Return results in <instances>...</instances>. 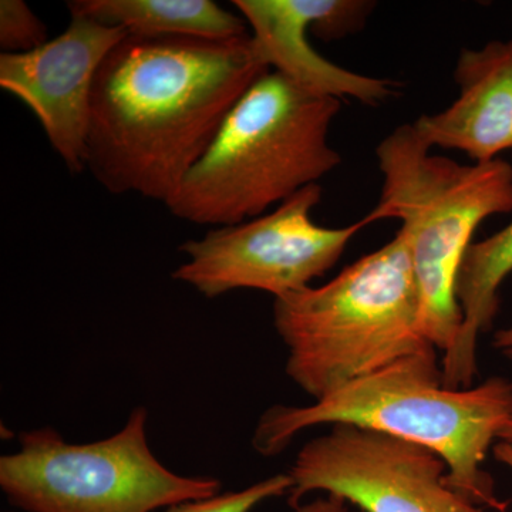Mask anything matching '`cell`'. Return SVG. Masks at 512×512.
Returning <instances> with one entry per match:
<instances>
[{
    "instance_id": "16",
    "label": "cell",
    "mask_w": 512,
    "mask_h": 512,
    "mask_svg": "<svg viewBox=\"0 0 512 512\" xmlns=\"http://www.w3.org/2000/svg\"><path fill=\"white\" fill-rule=\"evenodd\" d=\"M348 501L336 495L326 494V497H319L311 503L299 504L293 507L291 512H349Z\"/></svg>"
},
{
    "instance_id": "5",
    "label": "cell",
    "mask_w": 512,
    "mask_h": 512,
    "mask_svg": "<svg viewBox=\"0 0 512 512\" xmlns=\"http://www.w3.org/2000/svg\"><path fill=\"white\" fill-rule=\"evenodd\" d=\"M274 325L288 348L286 375L315 402L436 349L421 332L419 289L399 232L328 284L275 298Z\"/></svg>"
},
{
    "instance_id": "7",
    "label": "cell",
    "mask_w": 512,
    "mask_h": 512,
    "mask_svg": "<svg viewBox=\"0 0 512 512\" xmlns=\"http://www.w3.org/2000/svg\"><path fill=\"white\" fill-rule=\"evenodd\" d=\"M320 200V185H308L275 211L184 242L180 251L190 259L175 269L173 279L208 299L237 289L281 298L309 288L369 225L363 218L348 227H320L311 217Z\"/></svg>"
},
{
    "instance_id": "10",
    "label": "cell",
    "mask_w": 512,
    "mask_h": 512,
    "mask_svg": "<svg viewBox=\"0 0 512 512\" xmlns=\"http://www.w3.org/2000/svg\"><path fill=\"white\" fill-rule=\"evenodd\" d=\"M454 80V103L421 116L414 130L430 148L463 151L474 163L497 160L512 148V39L461 50Z\"/></svg>"
},
{
    "instance_id": "9",
    "label": "cell",
    "mask_w": 512,
    "mask_h": 512,
    "mask_svg": "<svg viewBox=\"0 0 512 512\" xmlns=\"http://www.w3.org/2000/svg\"><path fill=\"white\" fill-rule=\"evenodd\" d=\"M128 33L72 16L62 35L26 53H0V87L33 114L72 174L86 170L94 79Z\"/></svg>"
},
{
    "instance_id": "2",
    "label": "cell",
    "mask_w": 512,
    "mask_h": 512,
    "mask_svg": "<svg viewBox=\"0 0 512 512\" xmlns=\"http://www.w3.org/2000/svg\"><path fill=\"white\" fill-rule=\"evenodd\" d=\"M512 419V382L491 377L468 389H447L437 350L402 357L340 387L311 406L269 407L252 446L264 457L284 453L301 431L353 424L429 448L446 461V483L480 507L504 511L483 464L501 427Z\"/></svg>"
},
{
    "instance_id": "6",
    "label": "cell",
    "mask_w": 512,
    "mask_h": 512,
    "mask_svg": "<svg viewBox=\"0 0 512 512\" xmlns=\"http://www.w3.org/2000/svg\"><path fill=\"white\" fill-rule=\"evenodd\" d=\"M140 406L109 437L70 444L52 427L23 431L19 451L0 457V488L28 512H153L221 493L214 477L168 470L147 439Z\"/></svg>"
},
{
    "instance_id": "17",
    "label": "cell",
    "mask_w": 512,
    "mask_h": 512,
    "mask_svg": "<svg viewBox=\"0 0 512 512\" xmlns=\"http://www.w3.org/2000/svg\"><path fill=\"white\" fill-rule=\"evenodd\" d=\"M493 346L498 352L512 359V325L495 333Z\"/></svg>"
},
{
    "instance_id": "11",
    "label": "cell",
    "mask_w": 512,
    "mask_h": 512,
    "mask_svg": "<svg viewBox=\"0 0 512 512\" xmlns=\"http://www.w3.org/2000/svg\"><path fill=\"white\" fill-rule=\"evenodd\" d=\"M330 0H234L252 29L259 52L275 72L318 96L352 97L379 106L394 94L393 83L343 69L319 55L308 40L313 22L325 15Z\"/></svg>"
},
{
    "instance_id": "14",
    "label": "cell",
    "mask_w": 512,
    "mask_h": 512,
    "mask_svg": "<svg viewBox=\"0 0 512 512\" xmlns=\"http://www.w3.org/2000/svg\"><path fill=\"white\" fill-rule=\"evenodd\" d=\"M291 487L289 474H276L244 490L218 494L205 500L174 504L165 508L164 512H251L266 500L288 495Z\"/></svg>"
},
{
    "instance_id": "13",
    "label": "cell",
    "mask_w": 512,
    "mask_h": 512,
    "mask_svg": "<svg viewBox=\"0 0 512 512\" xmlns=\"http://www.w3.org/2000/svg\"><path fill=\"white\" fill-rule=\"evenodd\" d=\"M66 6L72 16L124 29L128 36L143 39L248 36L245 19L212 0H70Z\"/></svg>"
},
{
    "instance_id": "19",
    "label": "cell",
    "mask_w": 512,
    "mask_h": 512,
    "mask_svg": "<svg viewBox=\"0 0 512 512\" xmlns=\"http://www.w3.org/2000/svg\"><path fill=\"white\" fill-rule=\"evenodd\" d=\"M504 461H507V463L512 464V457L508 456V454H505V456L501 457Z\"/></svg>"
},
{
    "instance_id": "15",
    "label": "cell",
    "mask_w": 512,
    "mask_h": 512,
    "mask_svg": "<svg viewBox=\"0 0 512 512\" xmlns=\"http://www.w3.org/2000/svg\"><path fill=\"white\" fill-rule=\"evenodd\" d=\"M49 42L47 28L23 0L0 2L2 53L32 52Z\"/></svg>"
},
{
    "instance_id": "3",
    "label": "cell",
    "mask_w": 512,
    "mask_h": 512,
    "mask_svg": "<svg viewBox=\"0 0 512 512\" xmlns=\"http://www.w3.org/2000/svg\"><path fill=\"white\" fill-rule=\"evenodd\" d=\"M340 106L275 70L265 73L229 111L165 207L197 225L228 227L261 217L342 163L329 144Z\"/></svg>"
},
{
    "instance_id": "1",
    "label": "cell",
    "mask_w": 512,
    "mask_h": 512,
    "mask_svg": "<svg viewBox=\"0 0 512 512\" xmlns=\"http://www.w3.org/2000/svg\"><path fill=\"white\" fill-rule=\"evenodd\" d=\"M271 67L254 37L127 36L94 79L86 170L111 194L167 202Z\"/></svg>"
},
{
    "instance_id": "12",
    "label": "cell",
    "mask_w": 512,
    "mask_h": 512,
    "mask_svg": "<svg viewBox=\"0 0 512 512\" xmlns=\"http://www.w3.org/2000/svg\"><path fill=\"white\" fill-rule=\"evenodd\" d=\"M512 272V221L501 231L473 242L461 262L457 301L463 325L456 345L441 360L447 389H468L478 375V336L494 325L500 311V288Z\"/></svg>"
},
{
    "instance_id": "8",
    "label": "cell",
    "mask_w": 512,
    "mask_h": 512,
    "mask_svg": "<svg viewBox=\"0 0 512 512\" xmlns=\"http://www.w3.org/2000/svg\"><path fill=\"white\" fill-rule=\"evenodd\" d=\"M446 461L429 448L380 433L333 424L305 444L289 470L288 503L323 491L365 512H485L448 487Z\"/></svg>"
},
{
    "instance_id": "4",
    "label": "cell",
    "mask_w": 512,
    "mask_h": 512,
    "mask_svg": "<svg viewBox=\"0 0 512 512\" xmlns=\"http://www.w3.org/2000/svg\"><path fill=\"white\" fill-rule=\"evenodd\" d=\"M430 151L413 124L380 141L382 194L365 220L402 222L399 234L419 289L421 332L446 355L463 325L456 293L461 262L481 222L512 211V165L501 158L460 164Z\"/></svg>"
},
{
    "instance_id": "18",
    "label": "cell",
    "mask_w": 512,
    "mask_h": 512,
    "mask_svg": "<svg viewBox=\"0 0 512 512\" xmlns=\"http://www.w3.org/2000/svg\"><path fill=\"white\" fill-rule=\"evenodd\" d=\"M498 440H503L505 444H512V419L508 420L501 427L500 433H498Z\"/></svg>"
}]
</instances>
